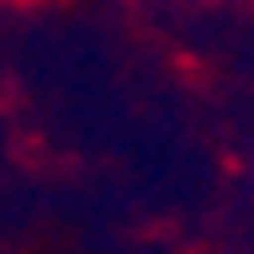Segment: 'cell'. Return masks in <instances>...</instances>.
<instances>
[{
    "instance_id": "6da1fadb",
    "label": "cell",
    "mask_w": 254,
    "mask_h": 254,
    "mask_svg": "<svg viewBox=\"0 0 254 254\" xmlns=\"http://www.w3.org/2000/svg\"><path fill=\"white\" fill-rule=\"evenodd\" d=\"M249 175H254V170H249Z\"/></svg>"
}]
</instances>
